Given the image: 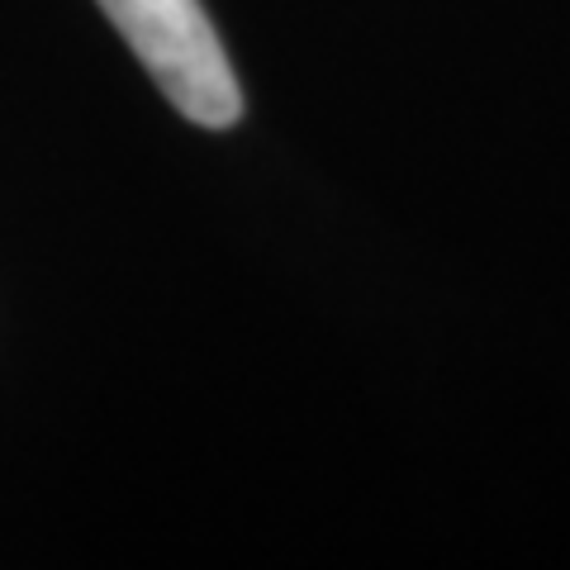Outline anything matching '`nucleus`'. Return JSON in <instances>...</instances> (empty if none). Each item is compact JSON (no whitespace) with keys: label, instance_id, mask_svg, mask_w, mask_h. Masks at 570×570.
Instances as JSON below:
<instances>
[{"label":"nucleus","instance_id":"obj_1","mask_svg":"<svg viewBox=\"0 0 570 570\" xmlns=\"http://www.w3.org/2000/svg\"><path fill=\"white\" fill-rule=\"evenodd\" d=\"M142 71L186 119L228 129L243 115V91L200 0H96Z\"/></svg>","mask_w":570,"mask_h":570}]
</instances>
